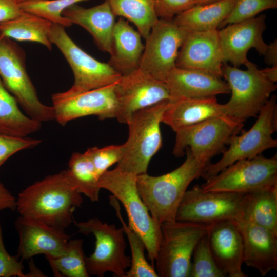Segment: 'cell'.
<instances>
[{
    "instance_id": "15",
    "label": "cell",
    "mask_w": 277,
    "mask_h": 277,
    "mask_svg": "<svg viewBox=\"0 0 277 277\" xmlns=\"http://www.w3.org/2000/svg\"><path fill=\"white\" fill-rule=\"evenodd\" d=\"M115 94L116 118L123 124H127L135 112L170 99L164 82L140 68L122 75L115 84Z\"/></svg>"
},
{
    "instance_id": "25",
    "label": "cell",
    "mask_w": 277,
    "mask_h": 277,
    "mask_svg": "<svg viewBox=\"0 0 277 277\" xmlns=\"http://www.w3.org/2000/svg\"><path fill=\"white\" fill-rule=\"evenodd\" d=\"M141 35L123 17L115 22L108 64L121 75L139 68L144 45Z\"/></svg>"
},
{
    "instance_id": "39",
    "label": "cell",
    "mask_w": 277,
    "mask_h": 277,
    "mask_svg": "<svg viewBox=\"0 0 277 277\" xmlns=\"http://www.w3.org/2000/svg\"><path fill=\"white\" fill-rule=\"evenodd\" d=\"M159 18L172 20L182 12L195 5V0H153Z\"/></svg>"
},
{
    "instance_id": "38",
    "label": "cell",
    "mask_w": 277,
    "mask_h": 277,
    "mask_svg": "<svg viewBox=\"0 0 277 277\" xmlns=\"http://www.w3.org/2000/svg\"><path fill=\"white\" fill-rule=\"evenodd\" d=\"M41 142V140L0 134V167L15 153L33 148Z\"/></svg>"
},
{
    "instance_id": "8",
    "label": "cell",
    "mask_w": 277,
    "mask_h": 277,
    "mask_svg": "<svg viewBox=\"0 0 277 277\" xmlns=\"http://www.w3.org/2000/svg\"><path fill=\"white\" fill-rule=\"evenodd\" d=\"M208 224L179 221L161 224L162 237L155 259L159 277H190L195 247Z\"/></svg>"
},
{
    "instance_id": "20",
    "label": "cell",
    "mask_w": 277,
    "mask_h": 277,
    "mask_svg": "<svg viewBox=\"0 0 277 277\" xmlns=\"http://www.w3.org/2000/svg\"><path fill=\"white\" fill-rule=\"evenodd\" d=\"M218 30L187 32L175 67L206 72L222 78L223 65Z\"/></svg>"
},
{
    "instance_id": "14",
    "label": "cell",
    "mask_w": 277,
    "mask_h": 277,
    "mask_svg": "<svg viewBox=\"0 0 277 277\" xmlns=\"http://www.w3.org/2000/svg\"><path fill=\"white\" fill-rule=\"evenodd\" d=\"M187 33L172 19L159 18L145 39L139 68L164 82L175 67L179 49Z\"/></svg>"
},
{
    "instance_id": "29",
    "label": "cell",
    "mask_w": 277,
    "mask_h": 277,
    "mask_svg": "<svg viewBox=\"0 0 277 277\" xmlns=\"http://www.w3.org/2000/svg\"><path fill=\"white\" fill-rule=\"evenodd\" d=\"M42 123L24 114L15 98L7 90L0 77V134L26 137L38 131Z\"/></svg>"
},
{
    "instance_id": "32",
    "label": "cell",
    "mask_w": 277,
    "mask_h": 277,
    "mask_svg": "<svg viewBox=\"0 0 277 277\" xmlns=\"http://www.w3.org/2000/svg\"><path fill=\"white\" fill-rule=\"evenodd\" d=\"M110 204L115 209L116 215L122 224L131 249V265L126 272V277H159L153 265L147 261L144 252L145 244L142 238L125 222L121 212L118 201L112 195L109 197Z\"/></svg>"
},
{
    "instance_id": "16",
    "label": "cell",
    "mask_w": 277,
    "mask_h": 277,
    "mask_svg": "<svg viewBox=\"0 0 277 277\" xmlns=\"http://www.w3.org/2000/svg\"><path fill=\"white\" fill-rule=\"evenodd\" d=\"M115 84L74 94L53 93L54 120L65 126L71 120L89 115L97 116L101 120L116 118Z\"/></svg>"
},
{
    "instance_id": "10",
    "label": "cell",
    "mask_w": 277,
    "mask_h": 277,
    "mask_svg": "<svg viewBox=\"0 0 277 277\" xmlns=\"http://www.w3.org/2000/svg\"><path fill=\"white\" fill-rule=\"evenodd\" d=\"M75 224L80 233L86 235L92 234L95 238L94 252L85 257L89 274L103 277L107 272H111L114 276L126 277L131 258L125 253L123 227L117 229L115 225L103 223L97 217Z\"/></svg>"
},
{
    "instance_id": "1",
    "label": "cell",
    "mask_w": 277,
    "mask_h": 277,
    "mask_svg": "<svg viewBox=\"0 0 277 277\" xmlns=\"http://www.w3.org/2000/svg\"><path fill=\"white\" fill-rule=\"evenodd\" d=\"M16 202L21 216L65 229L83 200L65 170L29 186L18 194Z\"/></svg>"
},
{
    "instance_id": "2",
    "label": "cell",
    "mask_w": 277,
    "mask_h": 277,
    "mask_svg": "<svg viewBox=\"0 0 277 277\" xmlns=\"http://www.w3.org/2000/svg\"><path fill=\"white\" fill-rule=\"evenodd\" d=\"M186 158L175 170L160 176L137 175V190L151 216L161 224L175 221L179 204L190 184L201 176L209 162L186 149Z\"/></svg>"
},
{
    "instance_id": "42",
    "label": "cell",
    "mask_w": 277,
    "mask_h": 277,
    "mask_svg": "<svg viewBox=\"0 0 277 277\" xmlns=\"http://www.w3.org/2000/svg\"><path fill=\"white\" fill-rule=\"evenodd\" d=\"M16 205V199L0 183V211L6 209L14 210Z\"/></svg>"
},
{
    "instance_id": "31",
    "label": "cell",
    "mask_w": 277,
    "mask_h": 277,
    "mask_svg": "<svg viewBox=\"0 0 277 277\" xmlns=\"http://www.w3.org/2000/svg\"><path fill=\"white\" fill-rule=\"evenodd\" d=\"M66 170L80 193L85 195L92 202L98 201L101 189L98 185L100 176L85 152L73 153L69 159L68 168Z\"/></svg>"
},
{
    "instance_id": "11",
    "label": "cell",
    "mask_w": 277,
    "mask_h": 277,
    "mask_svg": "<svg viewBox=\"0 0 277 277\" xmlns=\"http://www.w3.org/2000/svg\"><path fill=\"white\" fill-rule=\"evenodd\" d=\"M243 126L231 117H212L177 130L173 154L182 157L188 148L195 157L210 162L212 157L223 152L225 146Z\"/></svg>"
},
{
    "instance_id": "28",
    "label": "cell",
    "mask_w": 277,
    "mask_h": 277,
    "mask_svg": "<svg viewBox=\"0 0 277 277\" xmlns=\"http://www.w3.org/2000/svg\"><path fill=\"white\" fill-rule=\"evenodd\" d=\"M52 23L30 13L23 11L18 16L0 23V33L17 41L39 43L49 50L52 44L49 37Z\"/></svg>"
},
{
    "instance_id": "7",
    "label": "cell",
    "mask_w": 277,
    "mask_h": 277,
    "mask_svg": "<svg viewBox=\"0 0 277 277\" xmlns=\"http://www.w3.org/2000/svg\"><path fill=\"white\" fill-rule=\"evenodd\" d=\"M276 130V96L272 95L261 109L252 127L240 135L232 136L222 158L215 163H209L201 176L206 181L239 160L253 158L266 150L276 147L277 140L272 136Z\"/></svg>"
},
{
    "instance_id": "41",
    "label": "cell",
    "mask_w": 277,
    "mask_h": 277,
    "mask_svg": "<svg viewBox=\"0 0 277 277\" xmlns=\"http://www.w3.org/2000/svg\"><path fill=\"white\" fill-rule=\"evenodd\" d=\"M23 11L16 0H0V23L15 18Z\"/></svg>"
},
{
    "instance_id": "13",
    "label": "cell",
    "mask_w": 277,
    "mask_h": 277,
    "mask_svg": "<svg viewBox=\"0 0 277 277\" xmlns=\"http://www.w3.org/2000/svg\"><path fill=\"white\" fill-rule=\"evenodd\" d=\"M246 193L204 191L198 185L187 190L178 207L175 220L210 224L242 217Z\"/></svg>"
},
{
    "instance_id": "37",
    "label": "cell",
    "mask_w": 277,
    "mask_h": 277,
    "mask_svg": "<svg viewBox=\"0 0 277 277\" xmlns=\"http://www.w3.org/2000/svg\"><path fill=\"white\" fill-rule=\"evenodd\" d=\"M90 157L95 169L100 177L108 168L121 160L122 145H112L103 148L90 147L85 151Z\"/></svg>"
},
{
    "instance_id": "27",
    "label": "cell",
    "mask_w": 277,
    "mask_h": 277,
    "mask_svg": "<svg viewBox=\"0 0 277 277\" xmlns=\"http://www.w3.org/2000/svg\"><path fill=\"white\" fill-rule=\"evenodd\" d=\"M240 219L277 235V185L246 193Z\"/></svg>"
},
{
    "instance_id": "21",
    "label": "cell",
    "mask_w": 277,
    "mask_h": 277,
    "mask_svg": "<svg viewBox=\"0 0 277 277\" xmlns=\"http://www.w3.org/2000/svg\"><path fill=\"white\" fill-rule=\"evenodd\" d=\"M236 222L242 239L243 263L263 276L277 270V235L243 219Z\"/></svg>"
},
{
    "instance_id": "6",
    "label": "cell",
    "mask_w": 277,
    "mask_h": 277,
    "mask_svg": "<svg viewBox=\"0 0 277 277\" xmlns=\"http://www.w3.org/2000/svg\"><path fill=\"white\" fill-rule=\"evenodd\" d=\"M23 49L0 33V77L26 114L41 123L54 120L53 107L43 104L26 68Z\"/></svg>"
},
{
    "instance_id": "44",
    "label": "cell",
    "mask_w": 277,
    "mask_h": 277,
    "mask_svg": "<svg viewBox=\"0 0 277 277\" xmlns=\"http://www.w3.org/2000/svg\"><path fill=\"white\" fill-rule=\"evenodd\" d=\"M267 77L272 82L275 83L277 81V66H272L271 68L262 69Z\"/></svg>"
},
{
    "instance_id": "33",
    "label": "cell",
    "mask_w": 277,
    "mask_h": 277,
    "mask_svg": "<svg viewBox=\"0 0 277 277\" xmlns=\"http://www.w3.org/2000/svg\"><path fill=\"white\" fill-rule=\"evenodd\" d=\"M83 240H69L65 253L57 257L46 256L55 276L89 277L83 249Z\"/></svg>"
},
{
    "instance_id": "36",
    "label": "cell",
    "mask_w": 277,
    "mask_h": 277,
    "mask_svg": "<svg viewBox=\"0 0 277 277\" xmlns=\"http://www.w3.org/2000/svg\"><path fill=\"white\" fill-rule=\"evenodd\" d=\"M276 8L277 0H236L230 14L219 28L254 17L264 10Z\"/></svg>"
},
{
    "instance_id": "43",
    "label": "cell",
    "mask_w": 277,
    "mask_h": 277,
    "mask_svg": "<svg viewBox=\"0 0 277 277\" xmlns=\"http://www.w3.org/2000/svg\"><path fill=\"white\" fill-rule=\"evenodd\" d=\"M265 56L266 63L272 66H277V40H274L269 45Z\"/></svg>"
},
{
    "instance_id": "9",
    "label": "cell",
    "mask_w": 277,
    "mask_h": 277,
    "mask_svg": "<svg viewBox=\"0 0 277 277\" xmlns=\"http://www.w3.org/2000/svg\"><path fill=\"white\" fill-rule=\"evenodd\" d=\"M49 37L61 51L74 75V83L65 93L74 94L114 84L122 76L108 63L98 61L78 46L65 27L52 23Z\"/></svg>"
},
{
    "instance_id": "4",
    "label": "cell",
    "mask_w": 277,
    "mask_h": 277,
    "mask_svg": "<svg viewBox=\"0 0 277 277\" xmlns=\"http://www.w3.org/2000/svg\"><path fill=\"white\" fill-rule=\"evenodd\" d=\"M168 100L140 110L128 121L129 135L122 144L123 154L116 167L136 175L146 173L152 157L162 147L160 129Z\"/></svg>"
},
{
    "instance_id": "23",
    "label": "cell",
    "mask_w": 277,
    "mask_h": 277,
    "mask_svg": "<svg viewBox=\"0 0 277 277\" xmlns=\"http://www.w3.org/2000/svg\"><path fill=\"white\" fill-rule=\"evenodd\" d=\"M62 15L72 24L86 29L101 50L111 53L115 16L106 1L89 8L75 4L66 9Z\"/></svg>"
},
{
    "instance_id": "35",
    "label": "cell",
    "mask_w": 277,
    "mask_h": 277,
    "mask_svg": "<svg viewBox=\"0 0 277 277\" xmlns=\"http://www.w3.org/2000/svg\"><path fill=\"white\" fill-rule=\"evenodd\" d=\"M226 274L215 263L206 234L197 243L191 264L190 277H224Z\"/></svg>"
},
{
    "instance_id": "19",
    "label": "cell",
    "mask_w": 277,
    "mask_h": 277,
    "mask_svg": "<svg viewBox=\"0 0 277 277\" xmlns=\"http://www.w3.org/2000/svg\"><path fill=\"white\" fill-rule=\"evenodd\" d=\"M206 236L219 268L230 277H246L242 270L243 242L236 221L223 220L208 225Z\"/></svg>"
},
{
    "instance_id": "40",
    "label": "cell",
    "mask_w": 277,
    "mask_h": 277,
    "mask_svg": "<svg viewBox=\"0 0 277 277\" xmlns=\"http://www.w3.org/2000/svg\"><path fill=\"white\" fill-rule=\"evenodd\" d=\"M23 269L22 261H19L16 255L11 256L6 251L0 225V277L26 276Z\"/></svg>"
},
{
    "instance_id": "17",
    "label": "cell",
    "mask_w": 277,
    "mask_h": 277,
    "mask_svg": "<svg viewBox=\"0 0 277 277\" xmlns=\"http://www.w3.org/2000/svg\"><path fill=\"white\" fill-rule=\"evenodd\" d=\"M266 16L262 14L244 21L227 25L218 30L223 64L229 62L239 67L248 61L247 53L254 48L265 55L269 48L263 38L266 28Z\"/></svg>"
},
{
    "instance_id": "5",
    "label": "cell",
    "mask_w": 277,
    "mask_h": 277,
    "mask_svg": "<svg viewBox=\"0 0 277 277\" xmlns=\"http://www.w3.org/2000/svg\"><path fill=\"white\" fill-rule=\"evenodd\" d=\"M244 65L245 70L227 64L222 67V77L231 93L229 101L223 104L224 113L241 123L258 115L277 88L255 64L248 60Z\"/></svg>"
},
{
    "instance_id": "26",
    "label": "cell",
    "mask_w": 277,
    "mask_h": 277,
    "mask_svg": "<svg viewBox=\"0 0 277 277\" xmlns=\"http://www.w3.org/2000/svg\"><path fill=\"white\" fill-rule=\"evenodd\" d=\"M236 1L222 0L208 4L195 5L172 20L187 32L218 30Z\"/></svg>"
},
{
    "instance_id": "12",
    "label": "cell",
    "mask_w": 277,
    "mask_h": 277,
    "mask_svg": "<svg viewBox=\"0 0 277 277\" xmlns=\"http://www.w3.org/2000/svg\"><path fill=\"white\" fill-rule=\"evenodd\" d=\"M277 185V156L239 160L206 181L204 191L248 193Z\"/></svg>"
},
{
    "instance_id": "30",
    "label": "cell",
    "mask_w": 277,
    "mask_h": 277,
    "mask_svg": "<svg viewBox=\"0 0 277 277\" xmlns=\"http://www.w3.org/2000/svg\"><path fill=\"white\" fill-rule=\"evenodd\" d=\"M115 16L126 18L136 27L145 39L158 20L153 0H105Z\"/></svg>"
},
{
    "instance_id": "34",
    "label": "cell",
    "mask_w": 277,
    "mask_h": 277,
    "mask_svg": "<svg viewBox=\"0 0 277 277\" xmlns=\"http://www.w3.org/2000/svg\"><path fill=\"white\" fill-rule=\"evenodd\" d=\"M87 0H25L19 3L21 9L52 23L69 27L72 23L62 15L69 7Z\"/></svg>"
},
{
    "instance_id": "24",
    "label": "cell",
    "mask_w": 277,
    "mask_h": 277,
    "mask_svg": "<svg viewBox=\"0 0 277 277\" xmlns=\"http://www.w3.org/2000/svg\"><path fill=\"white\" fill-rule=\"evenodd\" d=\"M225 116L223 104L218 103L216 96L179 98L168 100L162 123L175 132L212 117Z\"/></svg>"
},
{
    "instance_id": "45",
    "label": "cell",
    "mask_w": 277,
    "mask_h": 277,
    "mask_svg": "<svg viewBox=\"0 0 277 277\" xmlns=\"http://www.w3.org/2000/svg\"><path fill=\"white\" fill-rule=\"evenodd\" d=\"M222 0H195V5H205L217 2Z\"/></svg>"
},
{
    "instance_id": "22",
    "label": "cell",
    "mask_w": 277,
    "mask_h": 277,
    "mask_svg": "<svg viewBox=\"0 0 277 277\" xmlns=\"http://www.w3.org/2000/svg\"><path fill=\"white\" fill-rule=\"evenodd\" d=\"M164 83L170 99L206 98L230 93L228 84L222 78L193 69L175 67Z\"/></svg>"
},
{
    "instance_id": "18",
    "label": "cell",
    "mask_w": 277,
    "mask_h": 277,
    "mask_svg": "<svg viewBox=\"0 0 277 277\" xmlns=\"http://www.w3.org/2000/svg\"><path fill=\"white\" fill-rule=\"evenodd\" d=\"M14 224L19 239L16 256L22 261L41 254L57 257L66 251L70 236L65 229L22 216Z\"/></svg>"
},
{
    "instance_id": "3",
    "label": "cell",
    "mask_w": 277,
    "mask_h": 277,
    "mask_svg": "<svg viewBox=\"0 0 277 277\" xmlns=\"http://www.w3.org/2000/svg\"><path fill=\"white\" fill-rule=\"evenodd\" d=\"M136 176L116 167L101 175L98 185L122 203L128 215V226L144 241L148 259L153 265L162 240L161 224L151 216L140 197Z\"/></svg>"
},
{
    "instance_id": "46",
    "label": "cell",
    "mask_w": 277,
    "mask_h": 277,
    "mask_svg": "<svg viewBox=\"0 0 277 277\" xmlns=\"http://www.w3.org/2000/svg\"><path fill=\"white\" fill-rule=\"evenodd\" d=\"M18 3L23 2V1H24L25 0H16Z\"/></svg>"
}]
</instances>
